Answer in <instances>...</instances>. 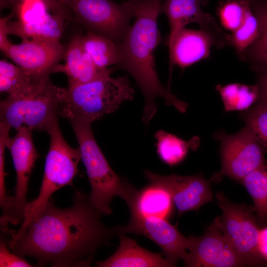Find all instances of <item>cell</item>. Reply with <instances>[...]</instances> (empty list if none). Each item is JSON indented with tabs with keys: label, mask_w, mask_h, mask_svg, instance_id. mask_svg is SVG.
<instances>
[{
	"label": "cell",
	"mask_w": 267,
	"mask_h": 267,
	"mask_svg": "<svg viewBox=\"0 0 267 267\" xmlns=\"http://www.w3.org/2000/svg\"><path fill=\"white\" fill-rule=\"evenodd\" d=\"M250 0H223L217 8L221 23L225 29L233 32L243 23Z\"/></svg>",
	"instance_id": "obj_27"
},
{
	"label": "cell",
	"mask_w": 267,
	"mask_h": 267,
	"mask_svg": "<svg viewBox=\"0 0 267 267\" xmlns=\"http://www.w3.org/2000/svg\"><path fill=\"white\" fill-rule=\"evenodd\" d=\"M227 111H245L257 101L259 89L257 84L247 85L231 83L224 86L218 85L216 88Z\"/></svg>",
	"instance_id": "obj_22"
},
{
	"label": "cell",
	"mask_w": 267,
	"mask_h": 267,
	"mask_svg": "<svg viewBox=\"0 0 267 267\" xmlns=\"http://www.w3.org/2000/svg\"><path fill=\"white\" fill-rule=\"evenodd\" d=\"M241 117L262 145L267 148V104L257 101Z\"/></svg>",
	"instance_id": "obj_28"
},
{
	"label": "cell",
	"mask_w": 267,
	"mask_h": 267,
	"mask_svg": "<svg viewBox=\"0 0 267 267\" xmlns=\"http://www.w3.org/2000/svg\"><path fill=\"white\" fill-rule=\"evenodd\" d=\"M120 245L111 256L98 261V267H175L163 257V253L150 252L140 246L136 241L124 234L119 235Z\"/></svg>",
	"instance_id": "obj_19"
},
{
	"label": "cell",
	"mask_w": 267,
	"mask_h": 267,
	"mask_svg": "<svg viewBox=\"0 0 267 267\" xmlns=\"http://www.w3.org/2000/svg\"><path fill=\"white\" fill-rule=\"evenodd\" d=\"M266 212L267 213V204L266 207Z\"/></svg>",
	"instance_id": "obj_36"
},
{
	"label": "cell",
	"mask_w": 267,
	"mask_h": 267,
	"mask_svg": "<svg viewBox=\"0 0 267 267\" xmlns=\"http://www.w3.org/2000/svg\"><path fill=\"white\" fill-rule=\"evenodd\" d=\"M5 144L12 156L16 174V183L14 195L8 197L6 205L2 209L0 220L2 230L7 229L9 224L16 225L23 222L28 203L27 194L29 181L39 157L31 130L24 127L18 129L14 136L7 137Z\"/></svg>",
	"instance_id": "obj_9"
},
{
	"label": "cell",
	"mask_w": 267,
	"mask_h": 267,
	"mask_svg": "<svg viewBox=\"0 0 267 267\" xmlns=\"http://www.w3.org/2000/svg\"><path fill=\"white\" fill-rule=\"evenodd\" d=\"M259 22L252 9L251 3L247 8L242 24L230 35H228L227 44L236 50L239 57L243 60L248 49L256 40L259 34Z\"/></svg>",
	"instance_id": "obj_26"
},
{
	"label": "cell",
	"mask_w": 267,
	"mask_h": 267,
	"mask_svg": "<svg viewBox=\"0 0 267 267\" xmlns=\"http://www.w3.org/2000/svg\"><path fill=\"white\" fill-rule=\"evenodd\" d=\"M60 87L49 76L33 77L0 103V123L16 131L26 128L46 131L58 116Z\"/></svg>",
	"instance_id": "obj_4"
},
{
	"label": "cell",
	"mask_w": 267,
	"mask_h": 267,
	"mask_svg": "<svg viewBox=\"0 0 267 267\" xmlns=\"http://www.w3.org/2000/svg\"><path fill=\"white\" fill-rule=\"evenodd\" d=\"M33 76L25 72L17 65L5 60L0 61V91L10 94L26 85Z\"/></svg>",
	"instance_id": "obj_29"
},
{
	"label": "cell",
	"mask_w": 267,
	"mask_h": 267,
	"mask_svg": "<svg viewBox=\"0 0 267 267\" xmlns=\"http://www.w3.org/2000/svg\"><path fill=\"white\" fill-rule=\"evenodd\" d=\"M213 45L219 46L209 32L185 27L181 29L168 46L170 74L175 66L184 69L208 57Z\"/></svg>",
	"instance_id": "obj_17"
},
{
	"label": "cell",
	"mask_w": 267,
	"mask_h": 267,
	"mask_svg": "<svg viewBox=\"0 0 267 267\" xmlns=\"http://www.w3.org/2000/svg\"><path fill=\"white\" fill-rule=\"evenodd\" d=\"M134 90L126 76L107 75L92 81L60 88L58 115L90 122L116 111L124 102L132 100Z\"/></svg>",
	"instance_id": "obj_3"
},
{
	"label": "cell",
	"mask_w": 267,
	"mask_h": 267,
	"mask_svg": "<svg viewBox=\"0 0 267 267\" xmlns=\"http://www.w3.org/2000/svg\"><path fill=\"white\" fill-rule=\"evenodd\" d=\"M144 176L150 183L168 192L178 209V217L185 212L198 210L205 203L213 201L210 181L201 174L161 175L145 171Z\"/></svg>",
	"instance_id": "obj_14"
},
{
	"label": "cell",
	"mask_w": 267,
	"mask_h": 267,
	"mask_svg": "<svg viewBox=\"0 0 267 267\" xmlns=\"http://www.w3.org/2000/svg\"><path fill=\"white\" fill-rule=\"evenodd\" d=\"M252 68L257 79L256 84L259 89L257 101L267 104V67H253Z\"/></svg>",
	"instance_id": "obj_33"
},
{
	"label": "cell",
	"mask_w": 267,
	"mask_h": 267,
	"mask_svg": "<svg viewBox=\"0 0 267 267\" xmlns=\"http://www.w3.org/2000/svg\"><path fill=\"white\" fill-rule=\"evenodd\" d=\"M208 0H163L160 14H165L170 25V33L168 39V46L174 37L188 24L196 23L201 29L211 34L216 39L219 45L227 44L228 35L223 34L218 26L214 17L210 13L204 12L201 5Z\"/></svg>",
	"instance_id": "obj_16"
},
{
	"label": "cell",
	"mask_w": 267,
	"mask_h": 267,
	"mask_svg": "<svg viewBox=\"0 0 267 267\" xmlns=\"http://www.w3.org/2000/svg\"><path fill=\"white\" fill-rule=\"evenodd\" d=\"M73 19L87 29L117 44L128 33L134 17L133 0H63Z\"/></svg>",
	"instance_id": "obj_8"
},
{
	"label": "cell",
	"mask_w": 267,
	"mask_h": 267,
	"mask_svg": "<svg viewBox=\"0 0 267 267\" xmlns=\"http://www.w3.org/2000/svg\"><path fill=\"white\" fill-rule=\"evenodd\" d=\"M214 136L221 143L222 167L213 174L210 181L218 182L224 176L240 181L266 165L263 146L246 127L233 134L219 131Z\"/></svg>",
	"instance_id": "obj_10"
},
{
	"label": "cell",
	"mask_w": 267,
	"mask_h": 267,
	"mask_svg": "<svg viewBox=\"0 0 267 267\" xmlns=\"http://www.w3.org/2000/svg\"><path fill=\"white\" fill-rule=\"evenodd\" d=\"M102 216L82 191H75L66 209L56 207L52 196L23 233L7 243L13 253L41 267H89L97 250L120 235L122 225L106 226Z\"/></svg>",
	"instance_id": "obj_1"
},
{
	"label": "cell",
	"mask_w": 267,
	"mask_h": 267,
	"mask_svg": "<svg viewBox=\"0 0 267 267\" xmlns=\"http://www.w3.org/2000/svg\"><path fill=\"white\" fill-rule=\"evenodd\" d=\"M163 0H133L134 21L124 39L117 44V67L135 81L144 99L142 120L147 126L157 111L155 100L161 97L168 105L184 113L188 104L178 99L160 81L154 53L161 41L158 18Z\"/></svg>",
	"instance_id": "obj_2"
},
{
	"label": "cell",
	"mask_w": 267,
	"mask_h": 267,
	"mask_svg": "<svg viewBox=\"0 0 267 267\" xmlns=\"http://www.w3.org/2000/svg\"><path fill=\"white\" fill-rule=\"evenodd\" d=\"M240 182L251 195L253 207L260 224L267 222V165H265L248 174Z\"/></svg>",
	"instance_id": "obj_24"
},
{
	"label": "cell",
	"mask_w": 267,
	"mask_h": 267,
	"mask_svg": "<svg viewBox=\"0 0 267 267\" xmlns=\"http://www.w3.org/2000/svg\"><path fill=\"white\" fill-rule=\"evenodd\" d=\"M83 47L95 65L100 69H106L119 62L117 44L100 34L87 31L82 35Z\"/></svg>",
	"instance_id": "obj_21"
},
{
	"label": "cell",
	"mask_w": 267,
	"mask_h": 267,
	"mask_svg": "<svg viewBox=\"0 0 267 267\" xmlns=\"http://www.w3.org/2000/svg\"><path fill=\"white\" fill-rule=\"evenodd\" d=\"M129 233L143 235L154 242L161 248L166 259L175 267L187 255V237L167 219L130 212L129 222L125 226L122 225L120 235Z\"/></svg>",
	"instance_id": "obj_13"
},
{
	"label": "cell",
	"mask_w": 267,
	"mask_h": 267,
	"mask_svg": "<svg viewBox=\"0 0 267 267\" xmlns=\"http://www.w3.org/2000/svg\"><path fill=\"white\" fill-rule=\"evenodd\" d=\"M258 245L261 255L267 260V226L260 228Z\"/></svg>",
	"instance_id": "obj_35"
},
{
	"label": "cell",
	"mask_w": 267,
	"mask_h": 267,
	"mask_svg": "<svg viewBox=\"0 0 267 267\" xmlns=\"http://www.w3.org/2000/svg\"><path fill=\"white\" fill-rule=\"evenodd\" d=\"M12 14L0 19V49L4 53L12 44L8 39L9 35L7 28V21Z\"/></svg>",
	"instance_id": "obj_34"
},
{
	"label": "cell",
	"mask_w": 267,
	"mask_h": 267,
	"mask_svg": "<svg viewBox=\"0 0 267 267\" xmlns=\"http://www.w3.org/2000/svg\"><path fill=\"white\" fill-rule=\"evenodd\" d=\"M173 201L163 188L150 183L135 193L127 203L130 212L142 216L168 220L173 211Z\"/></svg>",
	"instance_id": "obj_20"
},
{
	"label": "cell",
	"mask_w": 267,
	"mask_h": 267,
	"mask_svg": "<svg viewBox=\"0 0 267 267\" xmlns=\"http://www.w3.org/2000/svg\"><path fill=\"white\" fill-rule=\"evenodd\" d=\"M216 196L222 211L218 224L227 241L247 266H267L259 249L260 223L253 207L233 203L222 191Z\"/></svg>",
	"instance_id": "obj_7"
},
{
	"label": "cell",
	"mask_w": 267,
	"mask_h": 267,
	"mask_svg": "<svg viewBox=\"0 0 267 267\" xmlns=\"http://www.w3.org/2000/svg\"><path fill=\"white\" fill-rule=\"evenodd\" d=\"M26 0H2V3L14 8L17 5ZM44 2L53 13L65 17L67 20L73 19L72 14L63 0H40Z\"/></svg>",
	"instance_id": "obj_32"
},
{
	"label": "cell",
	"mask_w": 267,
	"mask_h": 267,
	"mask_svg": "<svg viewBox=\"0 0 267 267\" xmlns=\"http://www.w3.org/2000/svg\"><path fill=\"white\" fill-rule=\"evenodd\" d=\"M82 35L78 34L71 38L63 56L64 63L58 64L53 73L61 72L68 78V86L85 84L107 75H111L113 68L100 69L97 68L85 50Z\"/></svg>",
	"instance_id": "obj_18"
},
{
	"label": "cell",
	"mask_w": 267,
	"mask_h": 267,
	"mask_svg": "<svg viewBox=\"0 0 267 267\" xmlns=\"http://www.w3.org/2000/svg\"><path fill=\"white\" fill-rule=\"evenodd\" d=\"M17 20L7 21L9 35L20 37L22 40L35 39L60 41L67 20L53 13L40 0H26L15 8Z\"/></svg>",
	"instance_id": "obj_11"
},
{
	"label": "cell",
	"mask_w": 267,
	"mask_h": 267,
	"mask_svg": "<svg viewBox=\"0 0 267 267\" xmlns=\"http://www.w3.org/2000/svg\"><path fill=\"white\" fill-rule=\"evenodd\" d=\"M10 128L0 124V205L3 208L8 199L5 185L4 177V150L6 147L5 140Z\"/></svg>",
	"instance_id": "obj_30"
},
{
	"label": "cell",
	"mask_w": 267,
	"mask_h": 267,
	"mask_svg": "<svg viewBox=\"0 0 267 267\" xmlns=\"http://www.w3.org/2000/svg\"><path fill=\"white\" fill-rule=\"evenodd\" d=\"M45 132L50 136V144L40 192L36 198L28 203L23 222L20 228L14 231L15 238L23 233L55 191L67 185L73 186V179L78 173V164L81 160L80 148H72L67 143L60 131L58 118Z\"/></svg>",
	"instance_id": "obj_6"
},
{
	"label": "cell",
	"mask_w": 267,
	"mask_h": 267,
	"mask_svg": "<svg viewBox=\"0 0 267 267\" xmlns=\"http://www.w3.org/2000/svg\"><path fill=\"white\" fill-rule=\"evenodd\" d=\"M250 3L259 29L258 37L248 49L246 57L251 62L252 67H267V0H250Z\"/></svg>",
	"instance_id": "obj_23"
},
{
	"label": "cell",
	"mask_w": 267,
	"mask_h": 267,
	"mask_svg": "<svg viewBox=\"0 0 267 267\" xmlns=\"http://www.w3.org/2000/svg\"><path fill=\"white\" fill-rule=\"evenodd\" d=\"M187 255L183 260L188 267L246 266L243 259L227 241L220 229L217 218L199 237H187Z\"/></svg>",
	"instance_id": "obj_12"
},
{
	"label": "cell",
	"mask_w": 267,
	"mask_h": 267,
	"mask_svg": "<svg viewBox=\"0 0 267 267\" xmlns=\"http://www.w3.org/2000/svg\"><path fill=\"white\" fill-rule=\"evenodd\" d=\"M7 242L3 239L0 242V267H30L33 266L25 260L23 257L12 252L8 248Z\"/></svg>",
	"instance_id": "obj_31"
},
{
	"label": "cell",
	"mask_w": 267,
	"mask_h": 267,
	"mask_svg": "<svg viewBox=\"0 0 267 267\" xmlns=\"http://www.w3.org/2000/svg\"><path fill=\"white\" fill-rule=\"evenodd\" d=\"M65 49L60 41L30 39L11 44L3 53L28 75L41 77L53 73Z\"/></svg>",
	"instance_id": "obj_15"
},
{
	"label": "cell",
	"mask_w": 267,
	"mask_h": 267,
	"mask_svg": "<svg viewBox=\"0 0 267 267\" xmlns=\"http://www.w3.org/2000/svg\"><path fill=\"white\" fill-rule=\"evenodd\" d=\"M69 122L78 140L91 187L89 195L90 202L102 215H110L112 211L110 204L115 197H120L127 203L136 189L111 168L95 139L91 122L86 120Z\"/></svg>",
	"instance_id": "obj_5"
},
{
	"label": "cell",
	"mask_w": 267,
	"mask_h": 267,
	"mask_svg": "<svg viewBox=\"0 0 267 267\" xmlns=\"http://www.w3.org/2000/svg\"><path fill=\"white\" fill-rule=\"evenodd\" d=\"M156 150L162 162L170 166L180 163L186 157L189 142L164 131H158L155 134Z\"/></svg>",
	"instance_id": "obj_25"
}]
</instances>
